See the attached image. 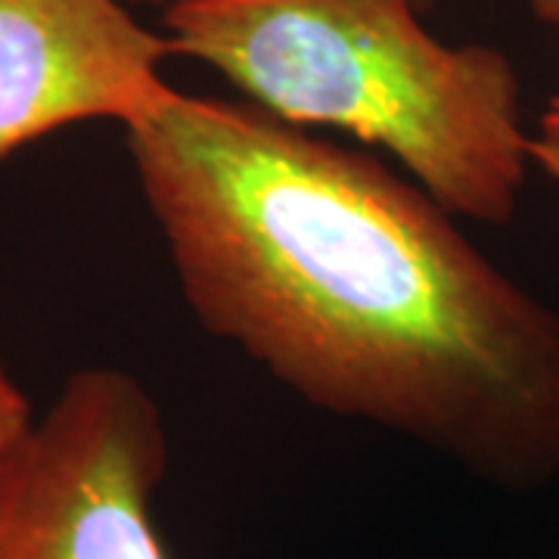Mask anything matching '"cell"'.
I'll list each match as a JSON object with an SVG mask.
<instances>
[{
	"label": "cell",
	"mask_w": 559,
	"mask_h": 559,
	"mask_svg": "<svg viewBox=\"0 0 559 559\" xmlns=\"http://www.w3.org/2000/svg\"><path fill=\"white\" fill-rule=\"evenodd\" d=\"M121 131L202 330L305 404L476 479H559V311L417 180L252 103L171 84Z\"/></svg>",
	"instance_id": "1"
},
{
	"label": "cell",
	"mask_w": 559,
	"mask_h": 559,
	"mask_svg": "<svg viewBox=\"0 0 559 559\" xmlns=\"http://www.w3.org/2000/svg\"><path fill=\"white\" fill-rule=\"evenodd\" d=\"M162 25L274 119L380 146L457 218H516L535 171L520 72L426 32L414 0H175Z\"/></svg>",
	"instance_id": "2"
},
{
	"label": "cell",
	"mask_w": 559,
	"mask_h": 559,
	"mask_svg": "<svg viewBox=\"0 0 559 559\" xmlns=\"http://www.w3.org/2000/svg\"><path fill=\"white\" fill-rule=\"evenodd\" d=\"M168 432L150 389L84 367L0 485V559H171L156 525Z\"/></svg>",
	"instance_id": "3"
},
{
	"label": "cell",
	"mask_w": 559,
	"mask_h": 559,
	"mask_svg": "<svg viewBox=\"0 0 559 559\" xmlns=\"http://www.w3.org/2000/svg\"><path fill=\"white\" fill-rule=\"evenodd\" d=\"M175 57L124 0H0V159L79 121H124Z\"/></svg>",
	"instance_id": "4"
},
{
	"label": "cell",
	"mask_w": 559,
	"mask_h": 559,
	"mask_svg": "<svg viewBox=\"0 0 559 559\" xmlns=\"http://www.w3.org/2000/svg\"><path fill=\"white\" fill-rule=\"evenodd\" d=\"M35 419L38 417L32 414V401L25 399L20 382L7 373V367L0 360V485L10 476L22 444L32 436Z\"/></svg>",
	"instance_id": "5"
},
{
	"label": "cell",
	"mask_w": 559,
	"mask_h": 559,
	"mask_svg": "<svg viewBox=\"0 0 559 559\" xmlns=\"http://www.w3.org/2000/svg\"><path fill=\"white\" fill-rule=\"evenodd\" d=\"M532 162L535 171L550 180V187L559 197V91L547 100L544 112L532 128Z\"/></svg>",
	"instance_id": "6"
},
{
	"label": "cell",
	"mask_w": 559,
	"mask_h": 559,
	"mask_svg": "<svg viewBox=\"0 0 559 559\" xmlns=\"http://www.w3.org/2000/svg\"><path fill=\"white\" fill-rule=\"evenodd\" d=\"M528 3H532V13H535L544 25L559 28V0H528Z\"/></svg>",
	"instance_id": "7"
},
{
	"label": "cell",
	"mask_w": 559,
	"mask_h": 559,
	"mask_svg": "<svg viewBox=\"0 0 559 559\" xmlns=\"http://www.w3.org/2000/svg\"><path fill=\"white\" fill-rule=\"evenodd\" d=\"M128 7H134V3H156V7H171L175 0H124Z\"/></svg>",
	"instance_id": "8"
},
{
	"label": "cell",
	"mask_w": 559,
	"mask_h": 559,
	"mask_svg": "<svg viewBox=\"0 0 559 559\" xmlns=\"http://www.w3.org/2000/svg\"><path fill=\"white\" fill-rule=\"evenodd\" d=\"M414 3H417V7H419V10H423V13H429V10H432V7H436L439 0H414Z\"/></svg>",
	"instance_id": "9"
}]
</instances>
